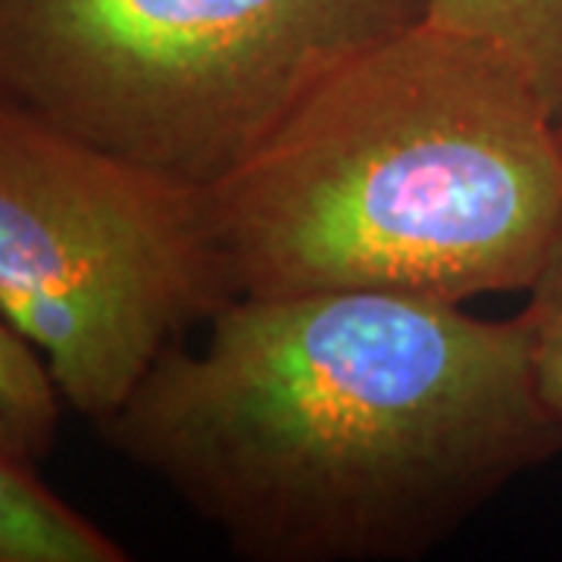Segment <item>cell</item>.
I'll use <instances>...</instances> for the list:
<instances>
[{
    "mask_svg": "<svg viewBox=\"0 0 562 562\" xmlns=\"http://www.w3.org/2000/svg\"><path fill=\"white\" fill-rule=\"evenodd\" d=\"M206 325L101 431L244 560H419L562 453L519 313L316 291Z\"/></svg>",
    "mask_w": 562,
    "mask_h": 562,
    "instance_id": "1",
    "label": "cell"
},
{
    "mask_svg": "<svg viewBox=\"0 0 562 562\" xmlns=\"http://www.w3.org/2000/svg\"><path fill=\"white\" fill-rule=\"evenodd\" d=\"M206 206L235 297L528 291L562 238V122L501 50L422 16L322 79Z\"/></svg>",
    "mask_w": 562,
    "mask_h": 562,
    "instance_id": "2",
    "label": "cell"
},
{
    "mask_svg": "<svg viewBox=\"0 0 562 562\" xmlns=\"http://www.w3.org/2000/svg\"><path fill=\"white\" fill-rule=\"evenodd\" d=\"M425 0H0V98L210 188Z\"/></svg>",
    "mask_w": 562,
    "mask_h": 562,
    "instance_id": "3",
    "label": "cell"
},
{
    "mask_svg": "<svg viewBox=\"0 0 562 562\" xmlns=\"http://www.w3.org/2000/svg\"><path fill=\"white\" fill-rule=\"evenodd\" d=\"M235 297L206 188L0 98V313L101 425Z\"/></svg>",
    "mask_w": 562,
    "mask_h": 562,
    "instance_id": "4",
    "label": "cell"
},
{
    "mask_svg": "<svg viewBox=\"0 0 562 562\" xmlns=\"http://www.w3.org/2000/svg\"><path fill=\"white\" fill-rule=\"evenodd\" d=\"M128 550L38 479L0 453V562H125Z\"/></svg>",
    "mask_w": 562,
    "mask_h": 562,
    "instance_id": "5",
    "label": "cell"
},
{
    "mask_svg": "<svg viewBox=\"0 0 562 562\" xmlns=\"http://www.w3.org/2000/svg\"><path fill=\"white\" fill-rule=\"evenodd\" d=\"M425 20L487 41L562 122V0H425Z\"/></svg>",
    "mask_w": 562,
    "mask_h": 562,
    "instance_id": "6",
    "label": "cell"
},
{
    "mask_svg": "<svg viewBox=\"0 0 562 562\" xmlns=\"http://www.w3.org/2000/svg\"><path fill=\"white\" fill-rule=\"evenodd\" d=\"M63 403L47 362L0 313V453L38 469L57 447Z\"/></svg>",
    "mask_w": 562,
    "mask_h": 562,
    "instance_id": "7",
    "label": "cell"
},
{
    "mask_svg": "<svg viewBox=\"0 0 562 562\" xmlns=\"http://www.w3.org/2000/svg\"><path fill=\"white\" fill-rule=\"evenodd\" d=\"M525 294L528 303L519 316L528 335L535 384L547 416L562 431V238Z\"/></svg>",
    "mask_w": 562,
    "mask_h": 562,
    "instance_id": "8",
    "label": "cell"
}]
</instances>
